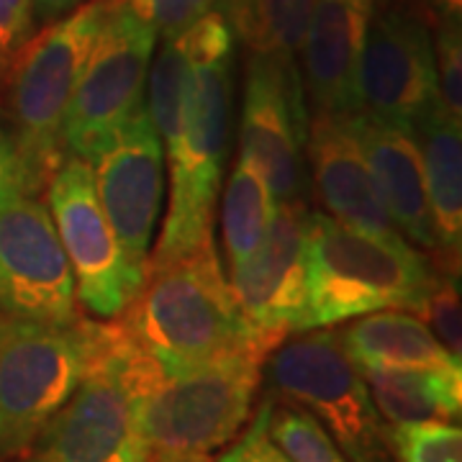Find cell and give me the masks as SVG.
<instances>
[{
	"label": "cell",
	"instance_id": "obj_14",
	"mask_svg": "<svg viewBox=\"0 0 462 462\" xmlns=\"http://www.w3.org/2000/svg\"><path fill=\"white\" fill-rule=\"evenodd\" d=\"M309 224L311 211L303 200L278 203L257 249L229 267L231 293L239 311L273 346L303 327Z\"/></svg>",
	"mask_w": 462,
	"mask_h": 462
},
{
	"label": "cell",
	"instance_id": "obj_15",
	"mask_svg": "<svg viewBox=\"0 0 462 462\" xmlns=\"http://www.w3.org/2000/svg\"><path fill=\"white\" fill-rule=\"evenodd\" d=\"M93 339V334H90ZM152 447L136 430L132 403L116 373L93 349L90 367L36 437L23 462H147Z\"/></svg>",
	"mask_w": 462,
	"mask_h": 462
},
{
	"label": "cell",
	"instance_id": "obj_1",
	"mask_svg": "<svg viewBox=\"0 0 462 462\" xmlns=\"http://www.w3.org/2000/svg\"><path fill=\"white\" fill-rule=\"evenodd\" d=\"M93 349L121 380L139 434L152 449L211 452L247 427L267 355L236 352L206 363L167 365L118 321H90Z\"/></svg>",
	"mask_w": 462,
	"mask_h": 462
},
{
	"label": "cell",
	"instance_id": "obj_27",
	"mask_svg": "<svg viewBox=\"0 0 462 462\" xmlns=\"http://www.w3.org/2000/svg\"><path fill=\"white\" fill-rule=\"evenodd\" d=\"M437 103L449 118H462V29L460 18L437 21L434 36Z\"/></svg>",
	"mask_w": 462,
	"mask_h": 462
},
{
	"label": "cell",
	"instance_id": "obj_17",
	"mask_svg": "<svg viewBox=\"0 0 462 462\" xmlns=\"http://www.w3.org/2000/svg\"><path fill=\"white\" fill-rule=\"evenodd\" d=\"M306 149L316 193L331 218L367 234L403 236L385 211L378 185L346 124V116L314 114Z\"/></svg>",
	"mask_w": 462,
	"mask_h": 462
},
{
	"label": "cell",
	"instance_id": "obj_35",
	"mask_svg": "<svg viewBox=\"0 0 462 462\" xmlns=\"http://www.w3.org/2000/svg\"><path fill=\"white\" fill-rule=\"evenodd\" d=\"M365 3H367V5H373V8H375V5H380V3H383V0H365Z\"/></svg>",
	"mask_w": 462,
	"mask_h": 462
},
{
	"label": "cell",
	"instance_id": "obj_16",
	"mask_svg": "<svg viewBox=\"0 0 462 462\" xmlns=\"http://www.w3.org/2000/svg\"><path fill=\"white\" fill-rule=\"evenodd\" d=\"M373 5L365 0H316L300 42L303 93L316 114L360 111V54Z\"/></svg>",
	"mask_w": 462,
	"mask_h": 462
},
{
	"label": "cell",
	"instance_id": "obj_28",
	"mask_svg": "<svg viewBox=\"0 0 462 462\" xmlns=\"http://www.w3.org/2000/svg\"><path fill=\"white\" fill-rule=\"evenodd\" d=\"M139 16L154 26L160 36H178L193 21L214 11L221 0H126Z\"/></svg>",
	"mask_w": 462,
	"mask_h": 462
},
{
	"label": "cell",
	"instance_id": "obj_34",
	"mask_svg": "<svg viewBox=\"0 0 462 462\" xmlns=\"http://www.w3.org/2000/svg\"><path fill=\"white\" fill-rule=\"evenodd\" d=\"M430 11V16H434L437 21L442 18H460V5L462 0H421Z\"/></svg>",
	"mask_w": 462,
	"mask_h": 462
},
{
	"label": "cell",
	"instance_id": "obj_8",
	"mask_svg": "<svg viewBox=\"0 0 462 462\" xmlns=\"http://www.w3.org/2000/svg\"><path fill=\"white\" fill-rule=\"evenodd\" d=\"M157 36L154 26L126 0H116L67 106L62 126L67 154L90 162L116 129L144 106V83Z\"/></svg>",
	"mask_w": 462,
	"mask_h": 462
},
{
	"label": "cell",
	"instance_id": "obj_6",
	"mask_svg": "<svg viewBox=\"0 0 462 462\" xmlns=\"http://www.w3.org/2000/svg\"><path fill=\"white\" fill-rule=\"evenodd\" d=\"M90 319L44 324L0 316V462L21 460L85 378Z\"/></svg>",
	"mask_w": 462,
	"mask_h": 462
},
{
	"label": "cell",
	"instance_id": "obj_21",
	"mask_svg": "<svg viewBox=\"0 0 462 462\" xmlns=\"http://www.w3.org/2000/svg\"><path fill=\"white\" fill-rule=\"evenodd\" d=\"M385 424L452 421L460 416L462 373L452 367H360Z\"/></svg>",
	"mask_w": 462,
	"mask_h": 462
},
{
	"label": "cell",
	"instance_id": "obj_3",
	"mask_svg": "<svg viewBox=\"0 0 462 462\" xmlns=\"http://www.w3.org/2000/svg\"><path fill=\"white\" fill-rule=\"evenodd\" d=\"M116 319L136 345L167 365L273 352L239 311L214 239L170 263L144 264L136 296Z\"/></svg>",
	"mask_w": 462,
	"mask_h": 462
},
{
	"label": "cell",
	"instance_id": "obj_18",
	"mask_svg": "<svg viewBox=\"0 0 462 462\" xmlns=\"http://www.w3.org/2000/svg\"><path fill=\"white\" fill-rule=\"evenodd\" d=\"M346 124L363 149L365 162L373 172L378 193L396 229L419 247L434 249L431 211L424 182V165L416 136L403 126L380 121L375 116L355 111Z\"/></svg>",
	"mask_w": 462,
	"mask_h": 462
},
{
	"label": "cell",
	"instance_id": "obj_31",
	"mask_svg": "<svg viewBox=\"0 0 462 462\" xmlns=\"http://www.w3.org/2000/svg\"><path fill=\"white\" fill-rule=\"evenodd\" d=\"M18 193H32L26 180V167L18 149L16 134L0 121V203H5Z\"/></svg>",
	"mask_w": 462,
	"mask_h": 462
},
{
	"label": "cell",
	"instance_id": "obj_19",
	"mask_svg": "<svg viewBox=\"0 0 462 462\" xmlns=\"http://www.w3.org/2000/svg\"><path fill=\"white\" fill-rule=\"evenodd\" d=\"M434 231V267L460 275L462 247V129L457 118L439 108L424 116L416 129Z\"/></svg>",
	"mask_w": 462,
	"mask_h": 462
},
{
	"label": "cell",
	"instance_id": "obj_5",
	"mask_svg": "<svg viewBox=\"0 0 462 462\" xmlns=\"http://www.w3.org/2000/svg\"><path fill=\"white\" fill-rule=\"evenodd\" d=\"M116 0H85L26 42L11 67L14 134L33 196L65 160V114L88 54Z\"/></svg>",
	"mask_w": 462,
	"mask_h": 462
},
{
	"label": "cell",
	"instance_id": "obj_25",
	"mask_svg": "<svg viewBox=\"0 0 462 462\" xmlns=\"http://www.w3.org/2000/svg\"><path fill=\"white\" fill-rule=\"evenodd\" d=\"M385 442L398 462H462V431L452 421L385 424Z\"/></svg>",
	"mask_w": 462,
	"mask_h": 462
},
{
	"label": "cell",
	"instance_id": "obj_4",
	"mask_svg": "<svg viewBox=\"0 0 462 462\" xmlns=\"http://www.w3.org/2000/svg\"><path fill=\"white\" fill-rule=\"evenodd\" d=\"M300 331L401 309L416 314L434 267L406 236H378L311 211Z\"/></svg>",
	"mask_w": 462,
	"mask_h": 462
},
{
	"label": "cell",
	"instance_id": "obj_7",
	"mask_svg": "<svg viewBox=\"0 0 462 462\" xmlns=\"http://www.w3.org/2000/svg\"><path fill=\"white\" fill-rule=\"evenodd\" d=\"M264 363L273 391L311 413L346 460L393 462L385 442V421L360 367L345 352L339 331L321 327L288 334Z\"/></svg>",
	"mask_w": 462,
	"mask_h": 462
},
{
	"label": "cell",
	"instance_id": "obj_11",
	"mask_svg": "<svg viewBox=\"0 0 462 462\" xmlns=\"http://www.w3.org/2000/svg\"><path fill=\"white\" fill-rule=\"evenodd\" d=\"M0 316L72 324L75 278L50 208L33 193L0 203Z\"/></svg>",
	"mask_w": 462,
	"mask_h": 462
},
{
	"label": "cell",
	"instance_id": "obj_36",
	"mask_svg": "<svg viewBox=\"0 0 462 462\" xmlns=\"http://www.w3.org/2000/svg\"><path fill=\"white\" fill-rule=\"evenodd\" d=\"M11 462H23V460H11Z\"/></svg>",
	"mask_w": 462,
	"mask_h": 462
},
{
	"label": "cell",
	"instance_id": "obj_24",
	"mask_svg": "<svg viewBox=\"0 0 462 462\" xmlns=\"http://www.w3.org/2000/svg\"><path fill=\"white\" fill-rule=\"evenodd\" d=\"M267 434L291 462H349L314 416L291 401L273 396Z\"/></svg>",
	"mask_w": 462,
	"mask_h": 462
},
{
	"label": "cell",
	"instance_id": "obj_32",
	"mask_svg": "<svg viewBox=\"0 0 462 462\" xmlns=\"http://www.w3.org/2000/svg\"><path fill=\"white\" fill-rule=\"evenodd\" d=\"M80 3L85 0H33V16H39L42 21H57L72 8H78Z\"/></svg>",
	"mask_w": 462,
	"mask_h": 462
},
{
	"label": "cell",
	"instance_id": "obj_22",
	"mask_svg": "<svg viewBox=\"0 0 462 462\" xmlns=\"http://www.w3.org/2000/svg\"><path fill=\"white\" fill-rule=\"evenodd\" d=\"M224 18L252 51L296 60L316 0H221Z\"/></svg>",
	"mask_w": 462,
	"mask_h": 462
},
{
	"label": "cell",
	"instance_id": "obj_2",
	"mask_svg": "<svg viewBox=\"0 0 462 462\" xmlns=\"http://www.w3.org/2000/svg\"><path fill=\"white\" fill-rule=\"evenodd\" d=\"M180 33L193 57L188 118L180 142L165 154L170 206L165 231L147 264L170 263L211 239V214L226 157L234 32L214 8Z\"/></svg>",
	"mask_w": 462,
	"mask_h": 462
},
{
	"label": "cell",
	"instance_id": "obj_29",
	"mask_svg": "<svg viewBox=\"0 0 462 462\" xmlns=\"http://www.w3.org/2000/svg\"><path fill=\"white\" fill-rule=\"evenodd\" d=\"M270 406H273V396H264L247 430L236 434L239 439L221 455L218 462H291L267 434Z\"/></svg>",
	"mask_w": 462,
	"mask_h": 462
},
{
	"label": "cell",
	"instance_id": "obj_33",
	"mask_svg": "<svg viewBox=\"0 0 462 462\" xmlns=\"http://www.w3.org/2000/svg\"><path fill=\"white\" fill-rule=\"evenodd\" d=\"M147 462H214L208 452L193 449H152Z\"/></svg>",
	"mask_w": 462,
	"mask_h": 462
},
{
	"label": "cell",
	"instance_id": "obj_9",
	"mask_svg": "<svg viewBox=\"0 0 462 462\" xmlns=\"http://www.w3.org/2000/svg\"><path fill=\"white\" fill-rule=\"evenodd\" d=\"M44 190L75 278V296L93 316L116 319L136 296L144 275L129 263L106 218L93 167L78 154H65Z\"/></svg>",
	"mask_w": 462,
	"mask_h": 462
},
{
	"label": "cell",
	"instance_id": "obj_26",
	"mask_svg": "<svg viewBox=\"0 0 462 462\" xmlns=\"http://www.w3.org/2000/svg\"><path fill=\"white\" fill-rule=\"evenodd\" d=\"M460 275H449L434 267L430 285L424 291L416 316L427 324L431 334L447 346L452 357L460 360L462 349V316H460Z\"/></svg>",
	"mask_w": 462,
	"mask_h": 462
},
{
	"label": "cell",
	"instance_id": "obj_30",
	"mask_svg": "<svg viewBox=\"0 0 462 462\" xmlns=\"http://www.w3.org/2000/svg\"><path fill=\"white\" fill-rule=\"evenodd\" d=\"M33 18V0H0V75L11 72L32 39Z\"/></svg>",
	"mask_w": 462,
	"mask_h": 462
},
{
	"label": "cell",
	"instance_id": "obj_13",
	"mask_svg": "<svg viewBox=\"0 0 462 462\" xmlns=\"http://www.w3.org/2000/svg\"><path fill=\"white\" fill-rule=\"evenodd\" d=\"M100 206L129 263L144 275L152 231L162 208L165 149L147 114L136 108L90 160Z\"/></svg>",
	"mask_w": 462,
	"mask_h": 462
},
{
	"label": "cell",
	"instance_id": "obj_23",
	"mask_svg": "<svg viewBox=\"0 0 462 462\" xmlns=\"http://www.w3.org/2000/svg\"><path fill=\"white\" fill-rule=\"evenodd\" d=\"M278 200L263 172L249 160L239 157L231 170L224 196V245L229 267L247 260L270 229Z\"/></svg>",
	"mask_w": 462,
	"mask_h": 462
},
{
	"label": "cell",
	"instance_id": "obj_10",
	"mask_svg": "<svg viewBox=\"0 0 462 462\" xmlns=\"http://www.w3.org/2000/svg\"><path fill=\"white\" fill-rule=\"evenodd\" d=\"M360 111L413 132L437 106V62L427 18L409 5H375L363 39Z\"/></svg>",
	"mask_w": 462,
	"mask_h": 462
},
{
	"label": "cell",
	"instance_id": "obj_20",
	"mask_svg": "<svg viewBox=\"0 0 462 462\" xmlns=\"http://www.w3.org/2000/svg\"><path fill=\"white\" fill-rule=\"evenodd\" d=\"M349 360L357 367H452L460 370V360L416 314L401 309L373 311L357 316L339 331Z\"/></svg>",
	"mask_w": 462,
	"mask_h": 462
},
{
	"label": "cell",
	"instance_id": "obj_12",
	"mask_svg": "<svg viewBox=\"0 0 462 462\" xmlns=\"http://www.w3.org/2000/svg\"><path fill=\"white\" fill-rule=\"evenodd\" d=\"M309 108L296 60L252 51L245 80L242 152L278 203L303 200Z\"/></svg>",
	"mask_w": 462,
	"mask_h": 462
}]
</instances>
